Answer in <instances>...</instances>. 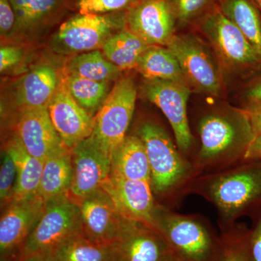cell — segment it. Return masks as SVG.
Instances as JSON below:
<instances>
[{"mask_svg": "<svg viewBox=\"0 0 261 261\" xmlns=\"http://www.w3.org/2000/svg\"><path fill=\"white\" fill-rule=\"evenodd\" d=\"M17 17L14 37H37L56 25L70 8V0H10Z\"/></svg>", "mask_w": 261, "mask_h": 261, "instance_id": "obj_19", "label": "cell"}, {"mask_svg": "<svg viewBox=\"0 0 261 261\" xmlns=\"http://www.w3.org/2000/svg\"><path fill=\"white\" fill-rule=\"evenodd\" d=\"M198 29L208 41L223 73L252 77L261 71V58L245 35L220 10L206 13Z\"/></svg>", "mask_w": 261, "mask_h": 261, "instance_id": "obj_4", "label": "cell"}, {"mask_svg": "<svg viewBox=\"0 0 261 261\" xmlns=\"http://www.w3.org/2000/svg\"><path fill=\"white\" fill-rule=\"evenodd\" d=\"M142 92L167 118L173 128L176 145L187 152L193 143L187 117V102L192 89L185 84L163 80H144Z\"/></svg>", "mask_w": 261, "mask_h": 261, "instance_id": "obj_11", "label": "cell"}, {"mask_svg": "<svg viewBox=\"0 0 261 261\" xmlns=\"http://www.w3.org/2000/svg\"><path fill=\"white\" fill-rule=\"evenodd\" d=\"M138 0H70L79 14L106 15L126 12Z\"/></svg>", "mask_w": 261, "mask_h": 261, "instance_id": "obj_31", "label": "cell"}, {"mask_svg": "<svg viewBox=\"0 0 261 261\" xmlns=\"http://www.w3.org/2000/svg\"><path fill=\"white\" fill-rule=\"evenodd\" d=\"M243 99L245 108L261 106V71L247 83L243 91Z\"/></svg>", "mask_w": 261, "mask_h": 261, "instance_id": "obj_36", "label": "cell"}, {"mask_svg": "<svg viewBox=\"0 0 261 261\" xmlns=\"http://www.w3.org/2000/svg\"><path fill=\"white\" fill-rule=\"evenodd\" d=\"M4 148L11 154L17 168L16 184L11 202L37 195L44 161L31 155L15 135Z\"/></svg>", "mask_w": 261, "mask_h": 261, "instance_id": "obj_22", "label": "cell"}, {"mask_svg": "<svg viewBox=\"0 0 261 261\" xmlns=\"http://www.w3.org/2000/svg\"><path fill=\"white\" fill-rule=\"evenodd\" d=\"M252 3L257 7V9L260 10L261 13V0H252Z\"/></svg>", "mask_w": 261, "mask_h": 261, "instance_id": "obj_41", "label": "cell"}, {"mask_svg": "<svg viewBox=\"0 0 261 261\" xmlns=\"http://www.w3.org/2000/svg\"><path fill=\"white\" fill-rule=\"evenodd\" d=\"M176 24L186 25L202 14L213 0H167Z\"/></svg>", "mask_w": 261, "mask_h": 261, "instance_id": "obj_32", "label": "cell"}, {"mask_svg": "<svg viewBox=\"0 0 261 261\" xmlns=\"http://www.w3.org/2000/svg\"><path fill=\"white\" fill-rule=\"evenodd\" d=\"M135 70L144 80L169 81L189 86L177 59L166 47L149 46L141 56Z\"/></svg>", "mask_w": 261, "mask_h": 261, "instance_id": "obj_24", "label": "cell"}, {"mask_svg": "<svg viewBox=\"0 0 261 261\" xmlns=\"http://www.w3.org/2000/svg\"><path fill=\"white\" fill-rule=\"evenodd\" d=\"M67 88L75 102L92 116H95L108 96V83L67 75Z\"/></svg>", "mask_w": 261, "mask_h": 261, "instance_id": "obj_29", "label": "cell"}, {"mask_svg": "<svg viewBox=\"0 0 261 261\" xmlns=\"http://www.w3.org/2000/svg\"><path fill=\"white\" fill-rule=\"evenodd\" d=\"M249 162L205 176L196 185V190L216 206L226 224L261 199V162Z\"/></svg>", "mask_w": 261, "mask_h": 261, "instance_id": "obj_2", "label": "cell"}, {"mask_svg": "<svg viewBox=\"0 0 261 261\" xmlns=\"http://www.w3.org/2000/svg\"><path fill=\"white\" fill-rule=\"evenodd\" d=\"M71 150L73 178L69 195L77 200L102 188L111 174V158L91 137Z\"/></svg>", "mask_w": 261, "mask_h": 261, "instance_id": "obj_15", "label": "cell"}, {"mask_svg": "<svg viewBox=\"0 0 261 261\" xmlns=\"http://www.w3.org/2000/svg\"><path fill=\"white\" fill-rule=\"evenodd\" d=\"M149 47L124 28L108 38L100 49L108 61L122 71L135 69L141 56Z\"/></svg>", "mask_w": 261, "mask_h": 261, "instance_id": "obj_26", "label": "cell"}, {"mask_svg": "<svg viewBox=\"0 0 261 261\" xmlns=\"http://www.w3.org/2000/svg\"><path fill=\"white\" fill-rule=\"evenodd\" d=\"M219 8L241 31L261 58V14L252 0H220Z\"/></svg>", "mask_w": 261, "mask_h": 261, "instance_id": "obj_25", "label": "cell"}, {"mask_svg": "<svg viewBox=\"0 0 261 261\" xmlns=\"http://www.w3.org/2000/svg\"><path fill=\"white\" fill-rule=\"evenodd\" d=\"M75 202L80 207L84 234L101 245L114 244L126 219L117 211L110 196L101 188Z\"/></svg>", "mask_w": 261, "mask_h": 261, "instance_id": "obj_14", "label": "cell"}, {"mask_svg": "<svg viewBox=\"0 0 261 261\" xmlns=\"http://www.w3.org/2000/svg\"><path fill=\"white\" fill-rule=\"evenodd\" d=\"M73 178L72 150L65 148L44 161L37 196L44 202L69 195Z\"/></svg>", "mask_w": 261, "mask_h": 261, "instance_id": "obj_23", "label": "cell"}, {"mask_svg": "<svg viewBox=\"0 0 261 261\" xmlns=\"http://www.w3.org/2000/svg\"><path fill=\"white\" fill-rule=\"evenodd\" d=\"M21 261H56L51 254H39L27 257Z\"/></svg>", "mask_w": 261, "mask_h": 261, "instance_id": "obj_40", "label": "cell"}, {"mask_svg": "<svg viewBox=\"0 0 261 261\" xmlns=\"http://www.w3.org/2000/svg\"><path fill=\"white\" fill-rule=\"evenodd\" d=\"M250 261H261V216L253 231L250 233Z\"/></svg>", "mask_w": 261, "mask_h": 261, "instance_id": "obj_37", "label": "cell"}, {"mask_svg": "<svg viewBox=\"0 0 261 261\" xmlns=\"http://www.w3.org/2000/svg\"><path fill=\"white\" fill-rule=\"evenodd\" d=\"M113 261H178L154 226L126 219L113 244Z\"/></svg>", "mask_w": 261, "mask_h": 261, "instance_id": "obj_12", "label": "cell"}, {"mask_svg": "<svg viewBox=\"0 0 261 261\" xmlns=\"http://www.w3.org/2000/svg\"><path fill=\"white\" fill-rule=\"evenodd\" d=\"M51 254L56 261H113V245L94 243L84 233L67 240Z\"/></svg>", "mask_w": 261, "mask_h": 261, "instance_id": "obj_28", "label": "cell"}, {"mask_svg": "<svg viewBox=\"0 0 261 261\" xmlns=\"http://www.w3.org/2000/svg\"><path fill=\"white\" fill-rule=\"evenodd\" d=\"M137 136L145 146L150 167L151 185L156 193H167L178 189L197 171L178 152L161 125L142 122Z\"/></svg>", "mask_w": 261, "mask_h": 261, "instance_id": "obj_5", "label": "cell"}, {"mask_svg": "<svg viewBox=\"0 0 261 261\" xmlns=\"http://www.w3.org/2000/svg\"><path fill=\"white\" fill-rule=\"evenodd\" d=\"M67 73L86 80L109 82L118 80L121 70L108 61L100 49L75 55L67 63Z\"/></svg>", "mask_w": 261, "mask_h": 261, "instance_id": "obj_27", "label": "cell"}, {"mask_svg": "<svg viewBox=\"0 0 261 261\" xmlns=\"http://www.w3.org/2000/svg\"><path fill=\"white\" fill-rule=\"evenodd\" d=\"M198 132L200 149L194 166L197 171L217 170L244 161L255 137L245 110L231 108L202 117Z\"/></svg>", "mask_w": 261, "mask_h": 261, "instance_id": "obj_1", "label": "cell"}, {"mask_svg": "<svg viewBox=\"0 0 261 261\" xmlns=\"http://www.w3.org/2000/svg\"><path fill=\"white\" fill-rule=\"evenodd\" d=\"M14 135L33 157L44 161L65 147L51 123L47 108L17 112Z\"/></svg>", "mask_w": 261, "mask_h": 261, "instance_id": "obj_17", "label": "cell"}, {"mask_svg": "<svg viewBox=\"0 0 261 261\" xmlns=\"http://www.w3.org/2000/svg\"><path fill=\"white\" fill-rule=\"evenodd\" d=\"M102 189L124 219L154 226L157 205L150 182L126 179L111 173Z\"/></svg>", "mask_w": 261, "mask_h": 261, "instance_id": "obj_18", "label": "cell"}, {"mask_svg": "<svg viewBox=\"0 0 261 261\" xmlns=\"http://www.w3.org/2000/svg\"><path fill=\"white\" fill-rule=\"evenodd\" d=\"M255 135H261V106L245 108Z\"/></svg>", "mask_w": 261, "mask_h": 261, "instance_id": "obj_38", "label": "cell"}, {"mask_svg": "<svg viewBox=\"0 0 261 261\" xmlns=\"http://www.w3.org/2000/svg\"><path fill=\"white\" fill-rule=\"evenodd\" d=\"M176 27L167 0H138L125 15V29L148 46L167 47Z\"/></svg>", "mask_w": 261, "mask_h": 261, "instance_id": "obj_13", "label": "cell"}, {"mask_svg": "<svg viewBox=\"0 0 261 261\" xmlns=\"http://www.w3.org/2000/svg\"><path fill=\"white\" fill-rule=\"evenodd\" d=\"M47 111L53 126L68 148L73 149L93 133L94 117L75 102L65 80L61 81Z\"/></svg>", "mask_w": 261, "mask_h": 261, "instance_id": "obj_16", "label": "cell"}, {"mask_svg": "<svg viewBox=\"0 0 261 261\" xmlns=\"http://www.w3.org/2000/svg\"><path fill=\"white\" fill-rule=\"evenodd\" d=\"M17 17L10 0H0V34L2 39L14 37Z\"/></svg>", "mask_w": 261, "mask_h": 261, "instance_id": "obj_34", "label": "cell"}, {"mask_svg": "<svg viewBox=\"0 0 261 261\" xmlns=\"http://www.w3.org/2000/svg\"><path fill=\"white\" fill-rule=\"evenodd\" d=\"M250 233L242 228H227L221 236L224 261H250Z\"/></svg>", "mask_w": 261, "mask_h": 261, "instance_id": "obj_30", "label": "cell"}, {"mask_svg": "<svg viewBox=\"0 0 261 261\" xmlns=\"http://www.w3.org/2000/svg\"><path fill=\"white\" fill-rule=\"evenodd\" d=\"M44 206L45 202L37 195L5 206L0 219L1 261H20L24 245L42 217Z\"/></svg>", "mask_w": 261, "mask_h": 261, "instance_id": "obj_10", "label": "cell"}, {"mask_svg": "<svg viewBox=\"0 0 261 261\" xmlns=\"http://www.w3.org/2000/svg\"><path fill=\"white\" fill-rule=\"evenodd\" d=\"M245 161H260L261 162V135H255L246 152Z\"/></svg>", "mask_w": 261, "mask_h": 261, "instance_id": "obj_39", "label": "cell"}, {"mask_svg": "<svg viewBox=\"0 0 261 261\" xmlns=\"http://www.w3.org/2000/svg\"><path fill=\"white\" fill-rule=\"evenodd\" d=\"M137 89L130 76L117 80L94 116L92 140L110 156L126 137L134 112Z\"/></svg>", "mask_w": 261, "mask_h": 261, "instance_id": "obj_8", "label": "cell"}, {"mask_svg": "<svg viewBox=\"0 0 261 261\" xmlns=\"http://www.w3.org/2000/svg\"><path fill=\"white\" fill-rule=\"evenodd\" d=\"M126 12L106 15L76 14L60 25L51 47L62 55L100 49L108 38L125 28Z\"/></svg>", "mask_w": 261, "mask_h": 261, "instance_id": "obj_9", "label": "cell"}, {"mask_svg": "<svg viewBox=\"0 0 261 261\" xmlns=\"http://www.w3.org/2000/svg\"><path fill=\"white\" fill-rule=\"evenodd\" d=\"M16 179V165L11 154L4 148L0 168V201L2 207L3 205L5 207L11 202Z\"/></svg>", "mask_w": 261, "mask_h": 261, "instance_id": "obj_33", "label": "cell"}, {"mask_svg": "<svg viewBox=\"0 0 261 261\" xmlns=\"http://www.w3.org/2000/svg\"><path fill=\"white\" fill-rule=\"evenodd\" d=\"M179 63L192 90L219 97L223 89V71L214 51L192 34H176L168 44Z\"/></svg>", "mask_w": 261, "mask_h": 261, "instance_id": "obj_7", "label": "cell"}, {"mask_svg": "<svg viewBox=\"0 0 261 261\" xmlns=\"http://www.w3.org/2000/svg\"><path fill=\"white\" fill-rule=\"evenodd\" d=\"M23 49L17 46L3 45L0 49V71L9 70L23 59Z\"/></svg>", "mask_w": 261, "mask_h": 261, "instance_id": "obj_35", "label": "cell"}, {"mask_svg": "<svg viewBox=\"0 0 261 261\" xmlns=\"http://www.w3.org/2000/svg\"><path fill=\"white\" fill-rule=\"evenodd\" d=\"M83 233L80 207L69 195L45 202L44 212L24 245L20 261L51 254L67 240Z\"/></svg>", "mask_w": 261, "mask_h": 261, "instance_id": "obj_6", "label": "cell"}, {"mask_svg": "<svg viewBox=\"0 0 261 261\" xmlns=\"http://www.w3.org/2000/svg\"><path fill=\"white\" fill-rule=\"evenodd\" d=\"M61 81L58 72L51 65H38L29 70L13 88V102L17 112L47 108Z\"/></svg>", "mask_w": 261, "mask_h": 261, "instance_id": "obj_20", "label": "cell"}, {"mask_svg": "<svg viewBox=\"0 0 261 261\" xmlns=\"http://www.w3.org/2000/svg\"><path fill=\"white\" fill-rule=\"evenodd\" d=\"M130 180L150 182L148 158L142 140L137 135H127L111 155V172Z\"/></svg>", "mask_w": 261, "mask_h": 261, "instance_id": "obj_21", "label": "cell"}, {"mask_svg": "<svg viewBox=\"0 0 261 261\" xmlns=\"http://www.w3.org/2000/svg\"><path fill=\"white\" fill-rule=\"evenodd\" d=\"M154 221L178 261H224L221 238L201 217L176 214L157 205Z\"/></svg>", "mask_w": 261, "mask_h": 261, "instance_id": "obj_3", "label": "cell"}]
</instances>
